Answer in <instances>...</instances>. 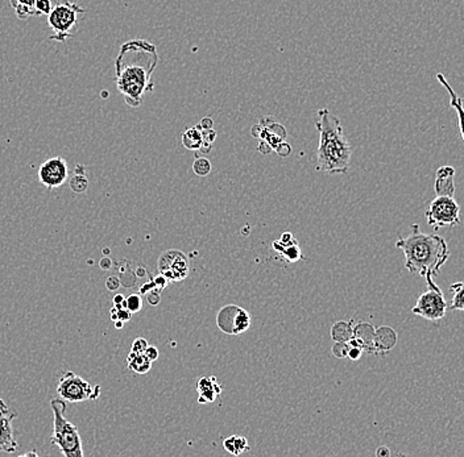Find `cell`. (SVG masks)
<instances>
[{
  "label": "cell",
  "instance_id": "484cf974",
  "mask_svg": "<svg viewBox=\"0 0 464 457\" xmlns=\"http://www.w3.org/2000/svg\"><path fill=\"white\" fill-rule=\"evenodd\" d=\"M131 316H132V314L124 307V306H114L112 309H111V318H112V321H129V319H131Z\"/></svg>",
  "mask_w": 464,
  "mask_h": 457
},
{
  "label": "cell",
  "instance_id": "1f68e13d",
  "mask_svg": "<svg viewBox=\"0 0 464 457\" xmlns=\"http://www.w3.org/2000/svg\"><path fill=\"white\" fill-rule=\"evenodd\" d=\"M275 150H276L277 155L280 157H287L290 156V152H292V148H290V146L287 144V143H285V141H282V143H280L278 146L275 148Z\"/></svg>",
  "mask_w": 464,
  "mask_h": 457
},
{
  "label": "cell",
  "instance_id": "44dd1931",
  "mask_svg": "<svg viewBox=\"0 0 464 457\" xmlns=\"http://www.w3.org/2000/svg\"><path fill=\"white\" fill-rule=\"evenodd\" d=\"M331 339L334 341H348L354 336V327L345 321H335L331 327Z\"/></svg>",
  "mask_w": 464,
  "mask_h": 457
},
{
  "label": "cell",
  "instance_id": "ffe728a7",
  "mask_svg": "<svg viewBox=\"0 0 464 457\" xmlns=\"http://www.w3.org/2000/svg\"><path fill=\"white\" fill-rule=\"evenodd\" d=\"M127 362L129 370L138 374H145L152 368V361L148 360L144 353L131 352L127 357Z\"/></svg>",
  "mask_w": 464,
  "mask_h": 457
},
{
  "label": "cell",
  "instance_id": "2e32d148",
  "mask_svg": "<svg viewBox=\"0 0 464 457\" xmlns=\"http://www.w3.org/2000/svg\"><path fill=\"white\" fill-rule=\"evenodd\" d=\"M375 333V327L367 321H359L354 327V339L359 341L360 347L363 350H368L374 353L372 350V339Z\"/></svg>",
  "mask_w": 464,
  "mask_h": 457
},
{
  "label": "cell",
  "instance_id": "74e56055",
  "mask_svg": "<svg viewBox=\"0 0 464 457\" xmlns=\"http://www.w3.org/2000/svg\"><path fill=\"white\" fill-rule=\"evenodd\" d=\"M391 455V449L386 447V446H381V447L377 448L376 449V456L377 457H386Z\"/></svg>",
  "mask_w": 464,
  "mask_h": 457
},
{
  "label": "cell",
  "instance_id": "8d00e7d4",
  "mask_svg": "<svg viewBox=\"0 0 464 457\" xmlns=\"http://www.w3.org/2000/svg\"><path fill=\"white\" fill-rule=\"evenodd\" d=\"M278 242L282 244V245H293V244H297L295 236L290 234V232H285V234L281 235V239Z\"/></svg>",
  "mask_w": 464,
  "mask_h": 457
},
{
  "label": "cell",
  "instance_id": "ab89813d",
  "mask_svg": "<svg viewBox=\"0 0 464 457\" xmlns=\"http://www.w3.org/2000/svg\"><path fill=\"white\" fill-rule=\"evenodd\" d=\"M124 302H126V298L121 294H118V295L114 297V306H118V307L119 306H124Z\"/></svg>",
  "mask_w": 464,
  "mask_h": 457
},
{
  "label": "cell",
  "instance_id": "9a60e30c",
  "mask_svg": "<svg viewBox=\"0 0 464 457\" xmlns=\"http://www.w3.org/2000/svg\"><path fill=\"white\" fill-rule=\"evenodd\" d=\"M199 403H210L214 402L219 393L222 391V388L218 385L215 377H203L198 381L197 385Z\"/></svg>",
  "mask_w": 464,
  "mask_h": 457
},
{
  "label": "cell",
  "instance_id": "4dcf8cb0",
  "mask_svg": "<svg viewBox=\"0 0 464 457\" xmlns=\"http://www.w3.org/2000/svg\"><path fill=\"white\" fill-rule=\"evenodd\" d=\"M148 347V341L143 338H138L136 340L133 341L132 344V348H131V352H135V353H144V350H147Z\"/></svg>",
  "mask_w": 464,
  "mask_h": 457
},
{
  "label": "cell",
  "instance_id": "83f0119b",
  "mask_svg": "<svg viewBox=\"0 0 464 457\" xmlns=\"http://www.w3.org/2000/svg\"><path fill=\"white\" fill-rule=\"evenodd\" d=\"M231 438H232V444H234V451H235L234 456H239V455L246 453L249 451L247 439L243 438V437H237V435H234Z\"/></svg>",
  "mask_w": 464,
  "mask_h": 457
},
{
  "label": "cell",
  "instance_id": "60d3db41",
  "mask_svg": "<svg viewBox=\"0 0 464 457\" xmlns=\"http://www.w3.org/2000/svg\"><path fill=\"white\" fill-rule=\"evenodd\" d=\"M100 268L105 269V271H107V269L111 268V260H109V257L102 259V261H100Z\"/></svg>",
  "mask_w": 464,
  "mask_h": 457
},
{
  "label": "cell",
  "instance_id": "f35d334b",
  "mask_svg": "<svg viewBox=\"0 0 464 457\" xmlns=\"http://www.w3.org/2000/svg\"><path fill=\"white\" fill-rule=\"evenodd\" d=\"M213 119H210V117H205V119H202L201 120V123L198 124V126H201V128H203V129H210V128H213Z\"/></svg>",
  "mask_w": 464,
  "mask_h": 457
},
{
  "label": "cell",
  "instance_id": "30bf717a",
  "mask_svg": "<svg viewBox=\"0 0 464 457\" xmlns=\"http://www.w3.org/2000/svg\"><path fill=\"white\" fill-rule=\"evenodd\" d=\"M69 179V166L65 158L52 157L39 169L40 184L47 189H59Z\"/></svg>",
  "mask_w": 464,
  "mask_h": 457
},
{
  "label": "cell",
  "instance_id": "6da1fadb",
  "mask_svg": "<svg viewBox=\"0 0 464 457\" xmlns=\"http://www.w3.org/2000/svg\"><path fill=\"white\" fill-rule=\"evenodd\" d=\"M158 65L157 48L147 40H129L115 59V83L124 102L138 108L147 93L153 91V71Z\"/></svg>",
  "mask_w": 464,
  "mask_h": 457
},
{
  "label": "cell",
  "instance_id": "ba28073f",
  "mask_svg": "<svg viewBox=\"0 0 464 457\" xmlns=\"http://www.w3.org/2000/svg\"><path fill=\"white\" fill-rule=\"evenodd\" d=\"M251 323L249 312L237 304H227L218 311V328L226 335L244 333L251 327Z\"/></svg>",
  "mask_w": 464,
  "mask_h": 457
},
{
  "label": "cell",
  "instance_id": "f546056e",
  "mask_svg": "<svg viewBox=\"0 0 464 457\" xmlns=\"http://www.w3.org/2000/svg\"><path fill=\"white\" fill-rule=\"evenodd\" d=\"M53 8L52 0H37L36 1V11L39 12L40 16L42 15H48L50 11Z\"/></svg>",
  "mask_w": 464,
  "mask_h": 457
},
{
  "label": "cell",
  "instance_id": "52a82bcc",
  "mask_svg": "<svg viewBox=\"0 0 464 457\" xmlns=\"http://www.w3.org/2000/svg\"><path fill=\"white\" fill-rule=\"evenodd\" d=\"M459 213L460 207L454 196L438 195L426 211V220L429 225L434 228H441L445 225L455 227L460 223Z\"/></svg>",
  "mask_w": 464,
  "mask_h": 457
},
{
  "label": "cell",
  "instance_id": "7402d4cb",
  "mask_svg": "<svg viewBox=\"0 0 464 457\" xmlns=\"http://www.w3.org/2000/svg\"><path fill=\"white\" fill-rule=\"evenodd\" d=\"M273 249L278 254L284 256L285 260H287L289 263H297L302 257V252L298 247V243L293 244V245H282L280 242H275L273 243Z\"/></svg>",
  "mask_w": 464,
  "mask_h": 457
},
{
  "label": "cell",
  "instance_id": "836d02e7",
  "mask_svg": "<svg viewBox=\"0 0 464 457\" xmlns=\"http://www.w3.org/2000/svg\"><path fill=\"white\" fill-rule=\"evenodd\" d=\"M144 355L147 356L148 360L155 362V361L157 360L158 355H160V353H158V350L156 347H150V345H148L147 350H144Z\"/></svg>",
  "mask_w": 464,
  "mask_h": 457
},
{
  "label": "cell",
  "instance_id": "277c9868",
  "mask_svg": "<svg viewBox=\"0 0 464 457\" xmlns=\"http://www.w3.org/2000/svg\"><path fill=\"white\" fill-rule=\"evenodd\" d=\"M53 411V435L50 443L57 446L65 457H83L82 440L78 428L66 419V402L56 398L50 400Z\"/></svg>",
  "mask_w": 464,
  "mask_h": 457
},
{
  "label": "cell",
  "instance_id": "b9f144b4",
  "mask_svg": "<svg viewBox=\"0 0 464 457\" xmlns=\"http://www.w3.org/2000/svg\"><path fill=\"white\" fill-rule=\"evenodd\" d=\"M117 321V324H115V326H117V328H121V327H123V321Z\"/></svg>",
  "mask_w": 464,
  "mask_h": 457
},
{
  "label": "cell",
  "instance_id": "e575fe53",
  "mask_svg": "<svg viewBox=\"0 0 464 457\" xmlns=\"http://www.w3.org/2000/svg\"><path fill=\"white\" fill-rule=\"evenodd\" d=\"M120 280H119L118 277H109L107 278V281H106V286H107V289L109 290H111V292H114V290H118L119 287H120Z\"/></svg>",
  "mask_w": 464,
  "mask_h": 457
},
{
  "label": "cell",
  "instance_id": "f1b7e54d",
  "mask_svg": "<svg viewBox=\"0 0 464 457\" xmlns=\"http://www.w3.org/2000/svg\"><path fill=\"white\" fill-rule=\"evenodd\" d=\"M348 350H350L348 343H346V341H335L333 348H331V352H333V355L335 356L336 359H346Z\"/></svg>",
  "mask_w": 464,
  "mask_h": 457
},
{
  "label": "cell",
  "instance_id": "7a4b0ae2",
  "mask_svg": "<svg viewBox=\"0 0 464 457\" xmlns=\"http://www.w3.org/2000/svg\"><path fill=\"white\" fill-rule=\"evenodd\" d=\"M395 247L404 252L408 272L420 274L429 289H439L433 278L441 274L442 266L450 257L448 247L442 236L420 232L418 224H413L412 234L400 237Z\"/></svg>",
  "mask_w": 464,
  "mask_h": 457
},
{
  "label": "cell",
  "instance_id": "8fae6325",
  "mask_svg": "<svg viewBox=\"0 0 464 457\" xmlns=\"http://www.w3.org/2000/svg\"><path fill=\"white\" fill-rule=\"evenodd\" d=\"M158 271L168 283L182 281L188 277V257L179 251H168L162 253L158 259Z\"/></svg>",
  "mask_w": 464,
  "mask_h": 457
},
{
  "label": "cell",
  "instance_id": "603a6c76",
  "mask_svg": "<svg viewBox=\"0 0 464 457\" xmlns=\"http://www.w3.org/2000/svg\"><path fill=\"white\" fill-rule=\"evenodd\" d=\"M450 292L454 294V297H453V303H451V306H450V310H459V311H463V283H454V285H451V286H450Z\"/></svg>",
  "mask_w": 464,
  "mask_h": 457
},
{
  "label": "cell",
  "instance_id": "4fadbf2b",
  "mask_svg": "<svg viewBox=\"0 0 464 457\" xmlns=\"http://www.w3.org/2000/svg\"><path fill=\"white\" fill-rule=\"evenodd\" d=\"M398 340L397 332L389 326H381L375 328L374 339H372V350L374 353H386L395 347Z\"/></svg>",
  "mask_w": 464,
  "mask_h": 457
},
{
  "label": "cell",
  "instance_id": "7bdbcfd3",
  "mask_svg": "<svg viewBox=\"0 0 464 457\" xmlns=\"http://www.w3.org/2000/svg\"><path fill=\"white\" fill-rule=\"evenodd\" d=\"M23 456H24V457H27V456H37V453H35V452H32V453H24V455H23Z\"/></svg>",
  "mask_w": 464,
  "mask_h": 457
},
{
  "label": "cell",
  "instance_id": "d6986e66",
  "mask_svg": "<svg viewBox=\"0 0 464 457\" xmlns=\"http://www.w3.org/2000/svg\"><path fill=\"white\" fill-rule=\"evenodd\" d=\"M182 146L189 150H194V152L201 150V148L203 146V136H202L201 126L197 124L193 128H189L182 133Z\"/></svg>",
  "mask_w": 464,
  "mask_h": 457
},
{
  "label": "cell",
  "instance_id": "5bb4252c",
  "mask_svg": "<svg viewBox=\"0 0 464 457\" xmlns=\"http://www.w3.org/2000/svg\"><path fill=\"white\" fill-rule=\"evenodd\" d=\"M455 169L453 166H442L436 170L434 190L438 195L454 196Z\"/></svg>",
  "mask_w": 464,
  "mask_h": 457
},
{
  "label": "cell",
  "instance_id": "d4e9b609",
  "mask_svg": "<svg viewBox=\"0 0 464 457\" xmlns=\"http://www.w3.org/2000/svg\"><path fill=\"white\" fill-rule=\"evenodd\" d=\"M193 170L198 177H206V175L211 173V162L208 161V158H196L194 164H193Z\"/></svg>",
  "mask_w": 464,
  "mask_h": 457
},
{
  "label": "cell",
  "instance_id": "3957f363",
  "mask_svg": "<svg viewBox=\"0 0 464 457\" xmlns=\"http://www.w3.org/2000/svg\"><path fill=\"white\" fill-rule=\"evenodd\" d=\"M316 126L319 131L316 170L327 174H345L351 164L352 148L339 117L322 108L318 111Z\"/></svg>",
  "mask_w": 464,
  "mask_h": 457
},
{
  "label": "cell",
  "instance_id": "cb8c5ba5",
  "mask_svg": "<svg viewBox=\"0 0 464 457\" xmlns=\"http://www.w3.org/2000/svg\"><path fill=\"white\" fill-rule=\"evenodd\" d=\"M69 185L74 193L83 194L89 189V179L85 174H76L70 179Z\"/></svg>",
  "mask_w": 464,
  "mask_h": 457
},
{
  "label": "cell",
  "instance_id": "8992f818",
  "mask_svg": "<svg viewBox=\"0 0 464 457\" xmlns=\"http://www.w3.org/2000/svg\"><path fill=\"white\" fill-rule=\"evenodd\" d=\"M57 394L59 398L70 403H79L90 399H97L100 394V386H93L86 379L77 376L74 372H66L59 381Z\"/></svg>",
  "mask_w": 464,
  "mask_h": 457
},
{
  "label": "cell",
  "instance_id": "7c38bea8",
  "mask_svg": "<svg viewBox=\"0 0 464 457\" xmlns=\"http://www.w3.org/2000/svg\"><path fill=\"white\" fill-rule=\"evenodd\" d=\"M18 417L15 411L7 406V403L0 398V452L15 453L19 449V444L15 440V431L12 422Z\"/></svg>",
  "mask_w": 464,
  "mask_h": 457
},
{
  "label": "cell",
  "instance_id": "5b68a950",
  "mask_svg": "<svg viewBox=\"0 0 464 457\" xmlns=\"http://www.w3.org/2000/svg\"><path fill=\"white\" fill-rule=\"evenodd\" d=\"M86 10L69 0H64L53 6L48 13V24L53 35L49 39L57 42H65L70 37H74V30H77L79 21L85 16Z\"/></svg>",
  "mask_w": 464,
  "mask_h": 457
},
{
  "label": "cell",
  "instance_id": "d6a6232c",
  "mask_svg": "<svg viewBox=\"0 0 464 457\" xmlns=\"http://www.w3.org/2000/svg\"><path fill=\"white\" fill-rule=\"evenodd\" d=\"M362 355H363V348H360V347H350L347 357H350L352 361H357L360 360Z\"/></svg>",
  "mask_w": 464,
  "mask_h": 457
},
{
  "label": "cell",
  "instance_id": "e0dca14e",
  "mask_svg": "<svg viewBox=\"0 0 464 457\" xmlns=\"http://www.w3.org/2000/svg\"><path fill=\"white\" fill-rule=\"evenodd\" d=\"M436 78L439 81V83L442 86H445L447 93L450 94V106L456 109V115H458V123H459V132L460 136L463 138V103H462V97H458V94L455 93L451 86L447 83L445 77L442 74H438Z\"/></svg>",
  "mask_w": 464,
  "mask_h": 457
},
{
  "label": "cell",
  "instance_id": "9c48e42d",
  "mask_svg": "<svg viewBox=\"0 0 464 457\" xmlns=\"http://www.w3.org/2000/svg\"><path fill=\"white\" fill-rule=\"evenodd\" d=\"M447 311V302L441 289H429L421 294L417 299L412 312L418 316H422L427 321H436L444 319Z\"/></svg>",
  "mask_w": 464,
  "mask_h": 457
},
{
  "label": "cell",
  "instance_id": "ac0fdd59",
  "mask_svg": "<svg viewBox=\"0 0 464 457\" xmlns=\"http://www.w3.org/2000/svg\"><path fill=\"white\" fill-rule=\"evenodd\" d=\"M36 1L37 0H10V6L15 11L18 19L27 20L28 18H39Z\"/></svg>",
  "mask_w": 464,
  "mask_h": 457
},
{
  "label": "cell",
  "instance_id": "d590c367",
  "mask_svg": "<svg viewBox=\"0 0 464 457\" xmlns=\"http://www.w3.org/2000/svg\"><path fill=\"white\" fill-rule=\"evenodd\" d=\"M147 299H148V303L150 306H157L160 303V292L157 290H150V292H147Z\"/></svg>",
  "mask_w": 464,
  "mask_h": 457
},
{
  "label": "cell",
  "instance_id": "4316f807",
  "mask_svg": "<svg viewBox=\"0 0 464 457\" xmlns=\"http://www.w3.org/2000/svg\"><path fill=\"white\" fill-rule=\"evenodd\" d=\"M141 304H143V301H141V297L138 294H132L129 295V298L124 302V306L126 309L129 310L131 314H136V312L141 310Z\"/></svg>",
  "mask_w": 464,
  "mask_h": 457
}]
</instances>
